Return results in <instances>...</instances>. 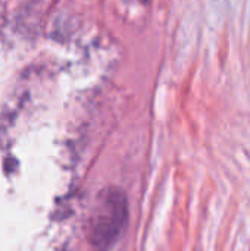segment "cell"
I'll use <instances>...</instances> for the list:
<instances>
[{
    "label": "cell",
    "mask_w": 250,
    "mask_h": 251,
    "mask_svg": "<svg viewBox=\"0 0 250 251\" xmlns=\"http://www.w3.org/2000/svg\"><path fill=\"white\" fill-rule=\"evenodd\" d=\"M128 200L116 187L102 190L88 216L85 237L94 251H111L122 237L128 224Z\"/></svg>",
    "instance_id": "obj_1"
},
{
    "label": "cell",
    "mask_w": 250,
    "mask_h": 251,
    "mask_svg": "<svg viewBox=\"0 0 250 251\" xmlns=\"http://www.w3.org/2000/svg\"><path fill=\"white\" fill-rule=\"evenodd\" d=\"M140 1H144V3H146V1H149V0H140Z\"/></svg>",
    "instance_id": "obj_2"
}]
</instances>
